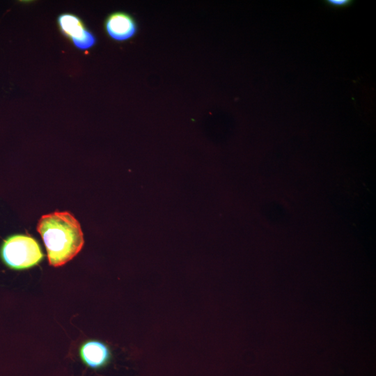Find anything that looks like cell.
I'll return each mask as SVG.
<instances>
[{"mask_svg": "<svg viewBox=\"0 0 376 376\" xmlns=\"http://www.w3.org/2000/svg\"><path fill=\"white\" fill-rule=\"evenodd\" d=\"M37 229L47 253L49 263L59 267L72 260L84 245V236L78 221L68 212L42 216Z\"/></svg>", "mask_w": 376, "mask_h": 376, "instance_id": "1", "label": "cell"}, {"mask_svg": "<svg viewBox=\"0 0 376 376\" xmlns=\"http://www.w3.org/2000/svg\"><path fill=\"white\" fill-rule=\"evenodd\" d=\"M0 254L6 266L17 270L32 267L43 258L38 242L32 237L24 235H15L5 240Z\"/></svg>", "mask_w": 376, "mask_h": 376, "instance_id": "2", "label": "cell"}, {"mask_svg": "<svg viewBox=\"0 0 376 376\" xmlns=\"http://www.w3.org/2000/svg\"><path fill=\"white\" fill-rule=\"evenodd\" d=\"M58 25L61 33L70 39L74 46L86 50L97 42L95 36L85 26L82 20L72 13H63L58 17Z\"/></svg>", "mask_w": 376, "mask_h": 376, "instance_id": "3", "label": "cell"}, {"mask_svg": "<svg viewBox=\"0 0 376 376\" xmlns=\"http://www.w3.org/2000/svg\"><path fill=\"white\" fill-rule=\"evenodd\" d=\"M104 29L112 40L123 42L131 39L136 34L138 26L131 15L117 11L107 16L104 21Z\"/></svg>", "mask_w": 376, "mask_h": 376, "instance_id": "4", "label": "cell"}, {"mask_svg": "<svg viewBox=\"0 0 376 376\" xmlns=\"http://www.w3.org/2000/svg\"><path fill=\"white\" fill-rule=\"evenodd\" d=\"M79 356L82 362L92 369L104 368L112 357L109 346L97 340H91L83 343L79 348Z\"/></svg>", "mask_w": 376, "mask_h": 376, "instance_id": "5", "label": "cell"}, {"mask_svg": "<svg viewBox=\"0 0 376 376\" xmlns=\"http://www.w3.org/2000/svg\"><path fill=\"white\" fill-rule=\"evenodd\" d=\"M328 6L333 8H346L350 6L352 1L350 0H327L324 1Z\"/></svg>", "mask_w": 376, "mask_h": 376, "instance_id": "6", "label": "cell"}]
</instances>
